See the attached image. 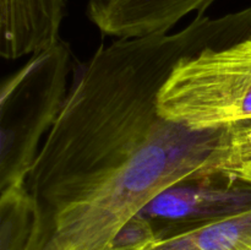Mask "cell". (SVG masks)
Instances as JSON below:
<instances>
[{"instance_id": "1", "label": "cell", "mask_w": 251, "mask_h": 250, "mask_svg": "<svg viewBox=\"0 0 251 250\" xmlns=\"http://www.w3.org/2000/svg\"><path fill=\"white\" fill-rule=\"evenodd\" d=\"M251 38V6L199 15L176 33L122 38L100 47L80 74L47 134L27 186L47 220L70 210L130 167L172 122L158 96L186 58Z\"/></svg>"}, {"instance_id": "2", "label": "cell", "mask_w": 251, "mask_h": 250, "mask_svg": "<svg viewBox=\"0 0 251 250\" xmlns=\"http://www.w3.org/2000/svg\"><path fill=\"white\" fill-rule=\"evenodd\" d=\"M226 127L191 129L172 122L127 169L55 216L44 250H109L118 230L173 184L212 171Z\"/></svg>"}, {"instance_id": "3", "label": "cell", "mask_w": 251, "mask_h": 250, "mask_svg": "<svg viewBox=\"0 0 251 250\" xmlns=\"http://www.w3.org/2000/svg\"><path fill=\"white\" fill-rule=\"evenodd\" d=\"M70 47L59 41L32 55L0 91V193L26 184L39 142L55 123L66 100Z\"/></svg>"}, {"instance_id": "4", "label": "cell", "mask_w": 251, "mask_h": 250, "mask_svg": "<svg viewBox=\"0 0 251 250\" xmlns=\"http://www.w3.org/2000/svg\"><path fill=\"white\" fill-rule=\"evenodd\" d=\"M158 112L191 129L251 120V38L184 59L159 92Z\"/></svg>"}, {"instance_id": "5", "label": "cell", "mask_w": 251, "mask_h": 250, "mask_svg": "<svg viewBox=\"0 0 251 250\" xmlns=\"http://www.w3.org/2000/svg\"><path fill=\"white\" fill-rule=\"evenodd\" d=\"M250 208L251 181L228 172L206 171L167 188L140 213L164 239Z\"/></svg>"}, {"instance_id": "6", "label": "cell", "mask_w": 251, "mask_h": 250, "mask_svg": "<svg viewBox=\"0 0 251 250\" xmlns=\"http://www.w3.org/2000/svg\"><path fill=\"white\" fill-rule=\"evenodd\" d=\"M216 0H88L86 14L107 36L140 38L168 33L194 11L202 15Z\"/></svg>"}, {"instance_id": "7", "label": "cell", "mask_w": 251, "mask_h": 250, "mask_svg": "<svg viewBox=\"0 0 251 250\" xmlns=\"http://www.w3.org/2000/svg\"><path fill=\"white\" fill-rule=\"evenodd\" d=\"M68 12V0H0V55L15 60L50 48Z\"/></svg>"}, {"instance_id": "8", "label": "cell", "mask_w": 251, "mask_h": 250, "mask_svg": "<svg viewBox=\"0 0 251 250\" xmlns=\"http://www.w3.org/2000/svg\"><path fill=\"white\" fill-rule=\"evenodd\" d=\"M49 234L43 206L27 183L0 193V250H44Z\"/></svg>"}, {"instance_id": "9", "label": "cell", "mask_w": 251, "mask_h": 250, "mask_svg": "<svg viewBox=\"0 0 251 250\" xmlns=\"http://www.w3.org/2000/svg\"><path fill=\"white\" fill-rule=\"evenodd\" d=\"M150 250H251V208L164 238Z\"/></svg>"}, {"instance_id": "10", "label": "cell", "mask_w": 251, "mask_h": 250, "mask_svg": "<svg viewBox=\"0 0 251 250\" xmlns=\"http://www.w3.org/2000/svg\"><path fill=\"white\" fill-rule=\"evenodd\" d=\"M159 240L153 223L142 213H137L118 230L109 250H150Z\"/></svg>"}, {"instance_id": "11", "label": "cell", "mask_w": 251, "mask_h": 250, "mask_svg": "<svg viewBox=\"0 0 251 250\" xmlns=\"http://www.w3.org/2000/svg\"><path fill=\"white\" fill-rule=\"evenodd\" d=\"M227 136L234 141H251V120L228 126Z\"/></svg>"}, {"instance_id": "12", "label": "cell", "mask_w": 251, "mask_h": 250, "mask_svg": "<svg viewBox=\"0 0 251 250\" xmlns=\"http://www.w3.org/2000/svg\"><path fill=\"white\" fill-rule=\"evenodd\" d=\"M228 173L233 174V175H237L239 178L245 179V180L251 181V164H245V166H240L238 168L232 169Z\"/></svg>"}]
</instances>
